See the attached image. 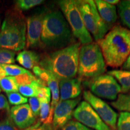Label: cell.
<instances>
[{
    "instance_id": "cell-1",
    "label": "cell",
    "mask_w": 130,
    "mask_h": 130,
    "mask_svg": "<svg viewBox=\"0 0 130 130\" xmlns=\"http://www.w3.org/2000/svg\"><path fill=\"white\" fill-rule=\"evenodd\" d=\"M81 43H72L64 48L47 54L40 58L39 66L58 81L74 78L78 73Z\"/></svg>"
},
{
    "instance_id": "cell-2",
    "label": "cell",
    "mask_w": 130,
    "mask_h": 130,
    "mask_svg": "<svg viewBox=\"0 0 130 130\" xmlns=\"http://www.w3.org/2000/svg\"><path fill=\"white\" fill-rule=\"evenodd\" d=\"M97 43L105 64L112 68L120 67L130 54V30L115 26Z\"/></svg>"
},
{
    "instance_id": "cell-3",
    "label": "cell",
    "mask_w": 130,
    "mask_h": 130,
    "mask_svg": "<svg viewBox=\"0 0 130 130\" xmlns=\"http://www.w3.org/2000/svg\"><path fill=\"white\" fill-rule=\"evenodd\" d=\"M73 36L69 24L61 12L45 13L41 34L42 44L49 49L60 50L72 44Z\"/></svg>"
},
{
    "instance_id": "cell-4",
    "label": "cell",
    "mask_w": 130,
    "mask_h": 130,
    "mask_svg": "<svg viewBox=\"0 0 130 130\" xmlns=\"http://www.w3.org/2000/svg\"><path fill=\"white\" fill-rule=\"evenodd\" d=\"M27 26L18 10L7 12L0 29V48L21 51L27 44Z\"/></svg>"
},
{
    "instance_id": "cell-5",
    "label": "cell",
    "mask_w": 130,
    "mask_h": 130,
    "mask_svg": "<svg viewBox=\"0 0 130 130\" xmlns=\"http://www.w3.org/2000/svg\"><path fill=\"white\" fill-rule=\"evenodd\" d=\"M106 64L97 43L92 42L80 48L78 74L82 79H92L104 74Z\"/></svg>"
},
{
    "instance_id": "cell-6",
    "label": "cell",
    "mask_w": 130,
    "mask_h": 130,
    "mask_svg": "<svg viewBox=\"0 0 130 130\" xmlns=\"http://www.w3.org/2000/svg\"><path fill=\"white\" fill-rule=\"evenodd\" d=\"M81 16L86 29L96 41H98L106 35L110 30L106 24L102 21L98 11L95 1H76Z\"/></svg>"
},
{
    "instance_id": "cell-7",
    "label": "cell",
    "mask_w": 130,
    "mask_h": 130,
    "mask_svg": "<svg viewBox=\"0 0 130 130\" xmlns=\"http://www.w3.org/2000/svg\"><path fill=\"white\" fill-rule=\"evenodd\" d=\"M58 4L69 24L73 36L83 45L92 43V36L84 25L76 1L62 0L58 1Z\"/></svg>"
},
{
    "instance_id": "cell-8",
    "label": "cell",
    "mask_w": 130,
    "mask_h": 130,
    "mask_svg": "<svg viewBox=\"0 0 130 130\" xmlns=\"http://www.w3.org/2000/svg\"><path fill=\"white\" fill-rule=\"evenodd\" d=\"M89 87L91 93L98 98L115 101L122 92L121 86L113 76L103 74L90 79Z\"/></svg>"
},
{
    "instance_id": "cell-9",
    "label": "cell",
    "mask_w": 130,
    "mask_h": 130,
    "mask_svg": "<svg viewBox=\"0 0 130 130\" xmlns=\"http://www.w3.org/2000/svg\"><path fill=\"white\" fill-rule=\"evenodd\" d=\"M73 116L77 122L92 130H111L104 122L95 110L85 101L74 110Z\"/></svg>"
},
{
    "instance_id": "cell-10",
    "label": "cell",
    "mask_w": 130,
    "mask_h": 130,
    "mask_svg": "<svg viewBox=\"0 0 130 130\" xmlns=\"http://www.w3.org/2000/svg\"><path fill=\"white\" fill-rule=\"evenodd\" d=\"M83 97L85 101L88 102L95 110L104 122L111 130H116L118 115L111 107L89 90L84 91Z\"/></svg>"
},
{
    "instance_id": "cell-11",
    "label": "cell",
    "mask_w": 130,
    "mask_h": 130,
    "mask_svg": "<svg viewBox=\"0 0 130 130\" xmlns=\"http://www.w3.org/2000/svg\"><path fill=\"white\" fill-rule=\"evenodd\" d=\"M80 98L59 101L54 111L52 125L55 130H59L66 125L73 116L76 106L79 104Z\"/></svg>"
},
{
    "instance_id": "cell-12",
    "label": "cell",
    "mask_w": 130,
    "mask_h": 130,
    "mask_svg": "<svg viewBox=\"0 0 130 130\" xmlns=\"http://www.w3.org/2000/svg\"><path fill=\"white\" fill-rule=\"evenodd\" d=\"M44 11L38 12L27 19V44L28 48H38L42 44L41 34Z\"/></svg>"
},
{
    "instance_id": "cell-13",
    "label": "cell",
    "mask_w": 130,
    "mask_h": 130,
    "mask_svg": "<svg viewBox=\"0 0 130 130\" xmlns=\"http://www.w3.org/2000/svg\"><path fill=\"white\" fill-rule=\"evenodd\" d=\"M10 118L17 128L25 129L33 125L36 121L30 105L27 104L16 105L10 109Z\"/></svg>"
},
{
    "instance_id": "cell-14",
    "label": "cell",
    "mask_w": 130,
    "mask_h": 130,
    "mask_svg": "<svg viewBox=\"0 0 130 130\" xmlns=\"http://www.w3.org/2000/svg\"><path fill=\"white\" fill-rule=\"evenodd\" d=\"M81 81L79 77L59 81L60 101L77 98L82 90Z\"/></svg>"
},
{
    "instance_id": "cell-15",
    "label": "cell",
    "mask_w": 130,
    "mask_h": 130,
    "mask_svg": "<svg viewBox=\"0 0 130 130\" xmlns=\"http://www.w3.org/2000/svg\"><path fill=\"white\" fill-rule=\"evenodd\" d=\"M94 1L102 21L110 27L115 23L117 19L116 6L108 4L105 1L102 0H96Z\"/></svg>"
},
{
    "instance_id": "cell-16",
    "label": "cell",
    "mask_w": 130,
    "mask_h": 130,
    "mask_svg": "<svg viewBox=\"0 0 130 130\" xmlns=\"http://www.w3.org/2000/svg\"><path fill=\"white\" fill-rule=\"evenodd\" d=\"M46 84L51 93V111H50V121L53 123L54 111L55 108L60 101V89L59 81L57 78L49 72L48 78L46 80Z\"/></svg>"
},
{
    "instance_id": "cell-17",
    "label": "cell",
    "mask_w": 130,
    "mask_h": 130,
    "mask_svg": "<svg viewBox=\"0 0 130 130\" xmlns=\"http://www.w3.org/2000/svg\"><path fill=\"white\" fill-rule=\"evenodd\" d=\"M40 58L39 55L36 52L25 50L18 54L16 60L26 69H32L37 64H39Z\"/></svg>"
},
{
    "instance_id": "cell-18",
    "label": "cell",
    "mask_w": 130,
    "mask_h": 130,
    "mask_svg": "<svg viewBox=\"0 0 130 130\" xmlns=\"http://www.w3.org/2000/svg\"><path fill=\"white\" fill-rule=\"evenodd\" d=\"M42 86H47V84L41 79L37 78L36 80L32 81L30 83L19 86L18 92L24 96L37 97L39 89Z\"/></svg>"
},
{
    "instance_id": "cell-19",
    "label": "cell",
    "mask_w": 130,
    "mask_h": 130,
    "mask_svg": "<svg viewBox=\"0 0 130 130\" xmlns=\"http://www.w3.org/2000/svg\"><path fill=\"white\" fill-rule=\"evenodd\" d=\"M107 74L113 76L121 86L122 92H127L130 90V71L126 70H113Z\"/></svg>"
},
{
    "instance_id": "cell-20",
    "label": "cell",
    "mask_w": 130,
    "mask_h": 130,
    "mask_svg": "<svg viewBox=\"0 0 130 130\" xmlns=\"http://www.w3.org/2000/svg\"><path fill=\"white\" fill-rule=\"evenodd\" d=\"M118 8L122 22L130 30V0L120 1Z\"/></svg>"
},
{
    "instance_id": "cell-21",
    "label": "cell",
    "mask_w": 130,
    "mask_h": 130,
    "mask_svg": "<svg viewBox=\"0 0 130 130\" xmlns=\"http://www.w3.org/2000/svg\"><path fill=\"white\" fill-rule=\"evenodd\" d=\"M111 105L119 111L130 113V93L119 94Z\"/></svg>"
},
{
    "instance_id": "cell-22",
    "label": "cell",
    "mask_w": 130,
    "mask_h": 130,
    "mask_svg": "<svg viewBox=\"0 0 130 130\" xmlns=\"http://www.w3.org/2000/svg\"><path fill=\"white\" fill-rule=\"evenodd\" d=\"M40 101V121L45 124H52L50 121L51 100L46 98H39Z\"/></svg>"
},
{
    "instance_id": "cell-23",
    "label": "cell",
    "mask_w": 130,
    "mask_h": 130,
    "mask_svg": "<svg viewBox=\"0 0 130 130\" xmlns=\"http://www.w3.org/2000/svg\"><path fill=\"white\" fill-rule=\"evenodd\" d=\"M0 87L6 93L18 92V84L13 77H6L0 79Z\"/></svg>"
},
{
    "instance_id": "cell-24",
    "label": "cell",
    "mask_w": 130,
    "mask_h": 130,
    "mask_svg": "<svg viewBox=\"0 0 130 130\" xmlns=\"http://www.w3.org/2000/svg\"><path fill=\"white\" fill-rule=\"evenodd\" d=\"M6 72L7 77H18L25 74H30V71L25 68L21 67L16 64L1 65Z\"/></svg>"
},
{
    "instance_id": "cell-25",
    "label": "cell",
    "mask_w": 130,
    "mask_h": 130,
    "mask_svg": "<svg viewBox=\"0 0 130 130\" xmlns=\"http://www.w3.org/2000/svg\"><path fill=\"white\" fill-rule=\"evenodd\" d=\"M16 53L12 50L0 48V65L12 64L15 62Z\"/></svg>"
},
{
    "instance_id": "cell-26",
    "label": "cell",
    "mask_w": 130,
    "mask_h": 130,
    "mask_svg": "<svg viewBox=\"0 0 130 130\" xmlns=\"http://www.w3.org/2000/svg\"><path fill=\"white\" fill-rule=\"evenodd\" d=\"M10 108L4 95L0 94V123L10 118Z\"/></svg>"
},
{
    "instance_id": "cell-27",
    "label": "cell",
    "mask_w": 130,
    "mask_h": 130,
    "mask_svg": "<svg viewBox=\"0 0 130 130\" xmlns=\"http://www.w3.org/2000/svg\"><path fill=\"white\" fill-rule=\"evenodd\" d=\"M116 130H130V113L121 112L117 121Z\"/></svg>"
},
{
    "instance_id": "cell-28",
    "label": "cell",
    "mask_w": 130,
    "mask_h": 130,
    "mask_svg": "<svg viewBox=\"0 0 130 130\" xmlns=\"http://www.w3.org/2000/svg\"><path fill=\"white\" fill-rule=\"evenodd\" d=\"M43 3V1L42 0H18L16 1V4L18 9L22 11H25Z\"/></svg>"
},
{
    "instance_id": "cell-29",
    "label": "cell",
    "mask_w": 130,
    "mask_h": 130,
    "mask_svg": "<svg viewBox=\"0 0 130 130\" xmlns=\"http://www.w3.org/2000/svg\"><path fill=\"white\" fill-rule=\"evenodd\" d=\"M8 101L11 105H19L25 104L28 102V99L24 96L19 92H12V93H7Z\"/></svg>"
},
{
    "instance_id": "cell-30",
    "label": "cell",
    "mask_w": 130,
    "mask_h": 130,
    "mask_svg": "<svg viewBox=\"0 0 130 130\" xmlns=\"http://www.w3.org/2000/svg\"><path fill=\"white\" fill-rule=\"evenodd\" d=\"M37 78L35 77L31 73L25 74L18 76V77H15V79L18 84V86L20 85H24V84L30 83L32 81L36 80Z\"/></svg>"
},
{
    "instance_id": "cell-31",
    "label": "cell",
    "mask_w": 130,
    "mask_h": 130,
    "mask_svg": "<svg viewBox=\"0 0 130 130\" xmlns=\"http://www.w3.org/2000/svg\"><path fill=\"white\" fill-rule=\"evenodd\" d=\"M61 130H92L81 124L78 122L71 120L65 125Z\"/></svg>"
},
{
    "instance_id": "cell-32",
    "label": "cell",
    "mask_w": 130,
    "mask_h": 130,
    "mask_svg": "<svg viewBox=\"0 0 130 130\" xmlns=\"http://www.w3.org/2000/svg\"><path fill=\"white\" fill-rule=\"evenodd\" d=\"M29 105L31 110L33 113L36 118L40 115V101L37 97H31L29 98Z\"/></svg>"
},
{
    "instance_id": "cell-33",
    "label": "cell",
    "mask_w": 130,
    "mask_h": 130,
    "mask_svg": "<svg viewBox=\"0 0 130 130\" xmlns=\"http://www.w3.org/2000/svg\"><path fill=\"white\" fill-rule=\"evenodd\" d=\"M24 130H55L52 124H45L42 123L40 121L35 123L33 125L31 126Z\"/></svg>"
},
{
    "instance_id": "cell-34",
    "label": "cell",
    "mask_w": 130,
    "mask_h": 130,
    "mask_svg": "<svg viewBox=\"0 0 130 130\" xmlns=\"http://www.w3.org/2000/svg\"><path fill=\"white\" fill-rule=\"evenodd\" d=\"M38 98H46L51 99V90L49 87L46 86H42L39 89L38 92Z\"/></svg>"
},
{
    "instance_id": "cell-35",
    "label": "cell",
    "mask_w": 130,
    "mask_h": 130,
    "mask_svg": "<svg viewBox=\"0 0 130 130\" xmlns=\"http://www.w3.org/2000/svg\"><path fill=\"white\" fill-rule=\"evenodd\" d=\"M0 130H18L10 118L0 123Z\"/></svg>"
},
{
    "instance_id": "cell-36",
    "label": "cell",
    "mask_w": 130,
    "mask_h": 130,
    "mask_svg": "<svg viewBox=\"0 0 130 130\" xmlns=\"http://www.w3.org/2000/svg\"><path fill=\"white\" fill-rule=\"evenodd\" d=\"M122 68L123 69L126 70V71H130V54L126 59L125 62L122 65Z\"/></svg>"
},
{
    "instance_id": "cell-37",
    "label": "cell",
    "mask_w": 130,
    "mask_h": 130,
    "mask_svg": "<svg viewBox=\"0 0 130 130\" xmlns=\"http://www.w3.org/2000/svg\"><path fill=\"white\" fill-rule=\"evenodd\" d=\"M6 72H5L4 69L3 68L2 66L0 65V79H3V78L6 77Z\"/></svg>"
},
{
    "instance_id": "cell-38",
    "label": "cell",
    "mask_w": 130,
    "mask_h": 130,
    "mask_svg": "<svg viewBox=\"0 0 130 130\" xmlns=\"http://www.w3.org/2000/svg\"><path fill=\"white\" fill-rule=\"evenodd\" d=\"M105 1L108 4L113 5V6H115V4H119V3L120 2V1H119V0H106Z\"/></svg>"
},
{
    "instance_id": "cell-39",
    "label": "cell",
    "mask_w": 130,
    "mask_h": 130,
    "mask_svg": "<svg viewBox=\"0 0 130 130\" xmlns=\"http://www.w3.org/2000/svg\"><path fill=\"white\" fill-rule=\"evenodd\" d=\"M1 18H0V27H1Z\"/></svg>"
},
{
    "instance_id": "cell-40",
    "label": "cell",
    "mask_w": 130,
    "mask_h": 130,
    "mask_svg": "<svg viewBox=\"0 0 130 130\" xmlns=\"http://www.w3.org/2000/svg\"><path fill=\"white\" fill-rule=\"evenodd\" d=\"M1 92V87H0V92Z\"/></svg>"
}]
</instances>
